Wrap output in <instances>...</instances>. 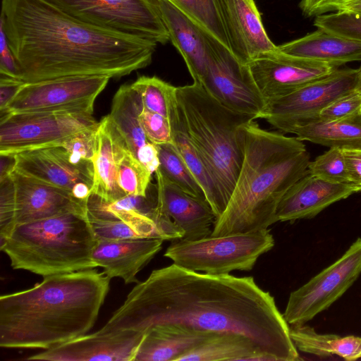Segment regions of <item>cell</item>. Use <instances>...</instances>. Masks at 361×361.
Masks as SVG:
<instances>
[{"instance_id": "17", "label": "cell", "mask_w": 361, "mask_h": 361, "mask_svg": "<svg viewBox=\"0 0 361 361\" xmlns=\"http://www.w3.org/2000/svg\"><path fill=\"white\" fill-rule=\"evenodd\" d=\"M10 174L15 187L16 226L66 213L87 216V201L77 199L71 191L15 169Z\"/></svg>"}, {"instance_id": "30", "label": "cell", "mask_w": 361, "mask_h": 361, "mask_svg": "<svg viewBox=\"0 0 361 361\" xmlns=\"http://www.w3.org/2000/svg\"><path fill=\"white\" fill-rule=\"evenodd\" d=\"M143 107L139 93L131 85H124L114 94L109 114L128 148L135 157L137 151L149 142L139 119Z\"/></svg>"}, {"instance_id": "3", "label": "cell", "mask_w": 361, "mask_h": 361, "mask_svg": "<svg viewBox=\"0 0 361 361\" xmlns=\"http://www.w3.org/2000/svg\"><path fill=\"white\" fill-rule=\"evenodd\" d=\"M111 279L95 268L44 277L0 297V346L47 350L88 333Z\"/></svg>"}, {"instance_id": "14", "label": "cell", "mask_w": 361, "mask_h": 361, "mask_svg": "<svg viewBox=\"0 0 361 361\" xmlns=\"http://www.w3.org/2000/svg\"><path fill=\"white\" fill-rule=\"evenodd\" d=\"M265 100L289 94L332 73L329 63L283 53L279 49L247 64Z\"/></svg>"}, {"instance_id": "22", "label": "cell", "mask_w": 361, "mask_h": 361, "mask_svg": "<svg viewBox=\"0 0 361 361\" xmlns=\"http://www.w3.org/2000/svg\"><path fill=\"white\" fill-rule=\"evenodd\" d=\"M162 243L159 238L97 239L93 259L110 279L137 283V274L161 250Z\"/></svg>"}, {"instance_id": "44", "label": "cell", "mask_w": 361, "mask_h": 361, "mask_svg": "<svg viewBox=\"0 0 361 361\" xmlns=\"http://www.w3.org/2000/svg\"><path fill=\"white\" fill-rule=\"evenodd\" d=\"M350 172L351 183L361 191V149H342Z\"/></svg>"}, {"instance_id": "43", "label": "cell", "mask_w": 361, "mask_h": 361, "mask_svg": "<svg viewBox=\"0 0 361 361\" xmlns=\"http://www.w3.org/2000/svg\"><path fill=\"white\" fill-rule=\"evenodd\" d=\"M23 84L20 80L0 74V110L7 106Z\"/></svg>"}, {"instance_id": "13", "label": "cell", "mask_w": 361, "mask_h": 361, "mask_svg": "<svg viewBox=\"0 0 361 361\" xmlns=\"http://www.w3.org/2000/svg\"><path fill=\"white\" fill-rule=\"evenodd\" d=\"M358 69L336 68L286 95L266 101L262 118L274 128L314 120L334 100L357 88Z\"/></svg>"}, {"instance_id": "31", "label": "cell", "mask_w": 361, "mask_h": 361, "mask_svg": "<svg viewBox=\"0 0 361 361\" xmlns=\"http://www.w3.org/2000/svg\"><path fill=\"white\" fill-rule=\"evenodd\" d=\"M88 219L98 240L159 238L166 240L157 224L144 214H140L128 221L90 217Z\"/></svg>"}, {"instance_id": "27", "label": "cell", "mask_w": 361, "mask_h": 361, "mask_svg": "<svg viewBox=\"0 0 361 361\" xmlns=\"http://www.w3.org/2000/svg\"><path fill=\"white\" fill-rule=\"evenodd\" d=\"M169 120L173 145L202 187L206 200L217 220L224 212L227 204L204 160L188 136L177 101L171 109Z\"/></svg>"}, {"instance_id": "20", "label": "cell", "mask_w": 361, "mask_h": 361, "mask_svg": "<svg viewBox=\"0 0 361 361\" xmlns=\"http://www.w3.org/2000/svg\"><path fill=\"white\" fill-rule=\"evenodd\" d=\"M155 174L157 207L183 230L182 240H193L211 235L216 216L208 202L184 192L159 169Z\"/></svg>"}, {"instance_id": "24", "label": "cell", "mask_w": 361, "mask_h": 361, "mask_svg": "<svg viewBox=\"0 0 361 361\" xmlns=\"http://www.w3.org/2000/svg\"><path fill=\"white\" fill-rule=\"evenodd\" d=\"M278 49L286 54L322 61L335 67L361 61V42L322 28L278 46Z\"/></svg>"}, {"instance_id": "48", "label": "cell", "mask_w": 361, "mask_h": 361, "mask_svg": "<svg viewBox=\"0 0 361 361\" xmlns=\"http://www.w3.org/2000/svg\"><path fill=\"white\" fill-rule=\"evenodd\" d=\"M336 11L351 12L361 14V0H354L340 6Z\"/></svg>"}, {"instance_id": "37", "label": "cell", "mask_w": 361, "mask_h": 361, "mask_svg": "<svg viewBox=\"0 0 361 361\" xmlns=\"http://www.w3.org/2000/svg\"><path fill=\"white\" fill-rule=\"evenodd\" d=\"M314 25L335 34L361 42V14L335 11L316 16Z\"/></svg>"}, {"instance_id": "12", "label": "cell", "mask_w": 361, "mask_h": 361, "mask_svg": "<svg viewBox=\"0 0 361 361\" xmlns=\"http://www.w3.org/2000/svg\"><path fill=\"white\" fill-rule=\"evenodd\" d=\"M208 61L202 84L230 109L262 118L266 100L256 86L247 64L241 63L224 45L206 31Z\"/></svg>"}, {"instance_id": "8", "label": "cell", "mask_w": 361, "mask_h": 361, "mask_svg": "<svg viewBox=\"0 0 361 361\" xmlns=\"http://www.w3.org/2000/svg\"><path fill=\"white\" fill-rule=\"evenodd\" d=\"M92 114L68 111L0 112V154L62 145L84 131L95 128Z\"/></svg>"}, {"instance_id": "9", "label": "cell", "mask_w": 361, "mask_h": 361, "mask_svg": "<svg viewBox=\"0 0 361 361\" xmlns=\"http://www.w3.org/2000/svg\"><path fill=\"white\" fill-rule=\"evenodd\" d=\"M87 23L157 44L169 40L152 0H50Z\"/></svg>"}, {"instance_id": "11", "label": "cell", "mask_w": 361, "mask_h": 361, "mask_svg": "<svg viewBox=\"0 0 361 361\" xmlns=\"http://www.w3.org/2000/svg\"><path fill=\"white\" fill-rule=\"evenodd\" d=\"M110 78L71 76L24 83L0 112L68 111L92 114L94 102Z\"/></svg>"}, {"instance_id": "40", "label": "cell", "mask_w": 361, "mask_h": 361, "mask_svg": "<svg viewBox=\"0 0 361 361\" xmlns=\"http://www.w3.org/2000/svg\"><path fill=\"white\" fill-rule=\"evenodd\" d=\"M139 119L149 142L155 145H173L169 118L143 107L140 114Z\"/></svg>"}, {"instance_id": "46", "label": "cell", "mask_w": 361, "mask_h": 361, "mask_svg": "<svg viewBox=\"0 0 361 361\" xmlns=\"http://www.w3.org/2000/svg\"><path fill=\"white\" fill-rule=\"evenodd\" d=\"M331 0H301L299 6L304 16H317L327 12Z\"/></svg>"}, {"instance_id": "33", "label": "cell", "mask_w": 361, "mask_h": 361, "mask_svg": "<svg viewBox=\"0 0 361 361\" xmlns=\"http://www.w3.org/2000/svg\"><path fill=\"white\" fill-rule=\"evenodd\" d=\"M130 85L140 95L145 108L169 118L177 101V87L155 76H141Z\"/></svg>"}, {"instance_id": "45", "label": "cell", "mask_w": 361, "mask_h": 361, "mask_svg": "<svg viewBox=\"0 0 361 361\" xmlns=\"http://www.w3.org/2000/svg\"><path fill=\"white\" fill-rule=\"evenodd\" d=\"M136 158L152 174L155 173L159 167L160 162L157 147L150 142L137 151Z\"/></svg>"}, {"instance_id": "49", "label": "cell", "mask_w": 361, "mask_h": 361, "mask_svg": "<svg viewBox=\"0 0 361 361\" xmlns=\"http://www.w3.org/2000/svg\"><path fill=\"white\" fill-rule=\"evenodd\" d=\"M352 1L354 0H331L327 8V11H336L340 6Z\"/></svg>"}, {"instance_id": "32", "label": "cell", "mask_w": 361, "mask_h": 361, "mask_svg": "<svg viewBox=\"0 0 361 361\" xmlns=\"http://www.w3.org/2000/svg\"><path fill=\"white\" fill-rule=\"evenodd\" d=\"M161 172L186 193L206 200L204 191L173 145H157Z\"/></svg>"}, {"instance_id": "7", "label": "cell", "mask_w": 361, "mask_h": 361, "mask_svg": "<svg viewBox=\"0 0 361 361\" xmlns=\"http://www.w3.org/2000/svg\"><path fill=\"white\" fill-rule=\"evenodd\" d=\"M274 246V237L267 228L193 240H174L164 255L188 269L223 274L250 271L258 258Z\"/></svg>"}, {"instance_id": "36", "label": "cell", "mask_w": 361, "mask_h": 361, "mask_svg": "<svg viewBox=\"0 0 361 361\" xmlns=\"http://www.w3.org/2000/svg\"><path fill=\"white\" fill-rule=\"evenodd\" d=\"M307 172L331 183H351L348 164L341 148H329L310 161Z\"/></svg>"}, {"instance_id": "16", "label": "cell", "mask_w": 361, "mask_h": 361, "mask_svg": "<svg viewBox=\"0 0 361 361\" xmlns=\"http://www.w3.org/2000/svg\"><path fill=\"white\" fill-rule=\"evenodd\" d=\"M230 51L243 64L278 49L268 37L254 0H215Z\"/></svg>"}, {"instance_id": "39", "label": "cell", "mask_w": 361, "mask_h": 361, "mask_svg": "<svg viewBox=\"0 0 361 361\" xmlns=\"http://www.w3.org/2000/svg\"><path fill=\"white\" fill-rule=\"evenodd\" d=\"M360 114L361 89L356 88L341 96L323 109L317 119L329 121Z\"/></svg>"}, {"instance_id": "34", "label": "cell", "mask_w": 361, "mask_h": 361, "mask_svg": "<svg viewBox=\"0 0 361 361\" xmlns=\"http://www.w3.org/2000/svg\"><path fill=\"white\" fill-rule=\"evenodd\" d=\"M229 49L215 0H169Z\"/></svg>"}, {"instance_id": "29", "label": "cell", "mask_w": 361, "mask_h": 361, "mask_svg": "<svg viewBox=\"0 0 361 361\" xmlns=\"http://www.w3.org/2000/svg\"><path fill=\"white\" fill-rule=\"evenodd\" d=\"M291 339L298 350L320 358L334 355L348 361L361 358V337L340 336L334 334H319L305 324L290 327Z\"/></svg>"}, {"instance_id": "25", "label": "cell", "mask_w": 361, "mask_h": 361, "mask_svg": "<svg viewBox=\"0 0 361 361\" xmlns=\"http://www.w3.org/2000/svg\"><path fill=\"white\" fill-rule=\"evenodd\" d=\"M215 334L176 325L152 326L145 331L135 361H178Z\"/></svg>"}, {"instance_id": "6", "label": "cell", "mask_w": 361, "mask_h": 361, "mask_svg": "<svg viewBox=\"0 0 361 361\" xmlns=\"http://www.w3.org/2000/svg\"><path fill=\"white\" fill-rule=\"evenodd\" d=\"M97 243L87 216L66 213L17 226L0 248L13 269L45 277L97 267Z\"/></svg>"}, {"instance_id": "26", "label": "cell", "mask_w": 361, "mask_h": 361, "mask_svg": "<svg viewBox=\"0 0 361 361\" xmlns=\"http://www.w3.org/2000/svg\"><path fill=\"white\" fill-rule=\"evenodd\" d=\"M276 128L295 134L301 141H310L329 148L361 149V114L329 121L316 118L279 125Z\"/></svg>"}, {"instance_id": "4", "label": "cell", "mask_w": 361, "mask_h": 361, "mask_svg": "<svg viewBox=\"0 0 361 361\" xmlns=\"http://www.w3.org/2000/svg\"><path fill=\"white\" fill-rule=\"evenodd\" d=\"M243 157L227 206L211 235L267 229L290 188L307 173L310 157L297 137L264 130L254 121L243 127Z\"/></svg>"}, {"instance_id": "23", "label": "cell", "mask_w": 361, "mask_h": 361, "mask_svg": "<svg viewBox=\"0 0 361 361\" xmlns=\"http://www.w3.org/2000/svg\"><path fill=\"white\" fill-rule=\"evenodd\" d=\"M128 148L123 137L116 128L109 115L104 116L96 130L92 194L106 202H113L126 195L118 184V165Z\"/></svg>"}, {"instance_id": "19", "label": "cell", "mask_w": 361, "mask_h": 361, "mask_svg": "<svg viewBox=\"0 0 361 361\" xmlns=\"http://www.w3.org/2000/svg\"><path fill=\"white\" fill-rule=\"evenodd\" d=\"M360 191L353 183H331L307 172L281 199L276 221L312 219L331 204Z\"/></svg>"}, {"instance_id": "5", "label": "cell", "mask_w": 361, "mask_h": 361, "mask_svg": "<svg viewBox=\"0 0 361 361\" xmlns=\"http://www.w3.org/2000/svg\"><path fill=\"white\" fill-rule=\"evenodd\" d=\"M176 99L188 136L228 204L243 161V129L255 119L223 105L199 82L177 87Z\"/></svg>"}, {"instance_id": "42", "label": "cell", "mask_w": 361, "mask_h": 361, "mask_svg": "<svg viewBox=\"0 0 361 361\" xmlns=\"http://www.w3.org/2000/svg\"><path fill=\"white\" fill-rule=\"evenodd\" d=\"M0 74L20 80V70L10 47L3 25L0 23Z\"/></svg>"}, {"instance_id": "35", "label": "cell", "mask_w": 361, "mask_h": 361, "mask_svg": "<svg viewBox=\"0 0 361 361\" xmlns=\"http://www.w3.org/2000/svg\"><path fill=\"white\" fill-rule=\"evenodd\" d=\"M152 173L126 148L118 165L117 181L126 195L146 197Z\"/></svg>"}, {"instance_id": "15", "label": "cell", "mask_w": 361, "mask_h": 361, "mask_svg": "<svg viewBox=\"0 0 361 361\" xmlns=\"http://www.w3.org/2000/svg\"><path fill=\"white\" fill-rule=\"evenodd\" d=\"M145 331L133 330L85 334L42 352L27 360L135 361Z\"/></svg>"}, {"instance_id": "21", "label": "cell", "mask_w": 361, "mask_h": 361, "mask_svg": "<svg viewBox=\"0 0 361 361\" xmlns=\"http://www.w3.org/2000/svg\"><path fill=\"white\" fill-rule=\"evenodd\" d=\"M169 39L183 58L193 82H202L207 61L206 30L169 0H152Z\"/></svg>"}, {"instance_id": "38", "label": "cell", "mask_w": 361, "mask_h": 361, "mask_svg": "<svg viewBox=\"0 0 361 361\" xmlns=\"http://www.w3.org/2000/svg\"><path fill=\"white\" fill-rule=\"evenodd\" d=\"M16 224L15 187L11 174L0 180V239H6Z\"/></svg>"}, {"instance_id": "50", "label": "cell", "mask_w": 361, "mask_h": 361, "mask_svg": "<svg viewBox=\"0 0 361 361\" xmlns=\"http://www.w3.org/2000/svg\"><path fill=\"white\" fill-rule=\"evenodd\" d=\"M357 69H358V73H359V82H358L357 88L361 89V66Z\"/></svg>"}, {"instance_id": "2", "label": "cell", "mask_w": 361, "mask_h": 361, "mask_svg": "<svg viewBox=\"0 0 361 361\" xmlns=\"http://www.w3.org/2000/svg\"><path fill=\"white\" fill-rule=\"evenodd\" d=\"M0 23L24 83L119 78L147 66L157 44L83 22L50 0H2Z\"/></svg>"}, {"instance_id": "1", "label": "cell", "mask_w": 361, "mask_h": 361, "mask_svg": "<svg viewBox=\"0 0 361 361\" xmlns=\"http://www.w3.org/2000/svg\"><path fill=\"white\" fill-rule=\"evenodd\" d=\"M157 325L235 333L274 361L301 360L274 297L252 276L209 274L174 263L154 269L99 330L145 331Z\"/></svg>"}, {"instance_id": "18", "label": "cell", "mask_w": 361, "mask_h": 361, "mask_svg": "<svg viewBox=\"0 0 361 361\" xmlns=\"http://www.w3.org/2000/svg\"><path fill=\"white\" fill-rule=\"evenodd\" d=\"M14 157V169L27 176L71 192L79 183H86L92 188V161L75 163L61 145L23 151L15 154Z\"/></svg>"}, {"instance_id": "28", "label": "cell", "mask_w": 361, "mask_h": 361, "mask_svg": "<svg viewBox=\"0 0 361 361\" xmlns=\"http://www.w3.org/2000/svg\"><path fill=\"white\" fill-rule=\"evenodd\" d=\"M274 361L250 338L235 333H217L181 355L178 361Z\"/></svg>"}, {"instance_id": "41", "label": "cell", "mask_w": 361, "mask_h": 361, "mask_svg": "<svg viewBox=\"0 0 361 361\" xmlns=\"http://www.w3.org/2000/svg\"><path fill=\"white\" fill-rule=\"evenodd\" d=\"M97 128L79 133L61 145L70 154L73 161H92L95 153Z\"/></svg>"}, {"instance_id": "47", "label": "cell", "mask_w": 361, "mask_h": 361, "mask_svg": "<svg viewBox=\"0 0 361 361\" xmlns=\"http://www.w3.org/2000/svg\"><path fill=\"white\" fill-rule=\"evenodd\" d=\"M0 180L9 175L15 167L14 154H1Z\"/></svg>"}, {"instance_id": "10", "label": "cell", "mask_w": 361, "mask_h": 361, "mask_svg": "<svg viewBox=\"0 0 361 361\" xmlns=\"http://www.w3.org/2000/svg\"><path fill=\"white\" fill-rule=\"evenodd\" d=\"M361 274V237L334 263L291 292L283 315L288 324H305L327 310Z\"/></svg>"}]
</instances>
